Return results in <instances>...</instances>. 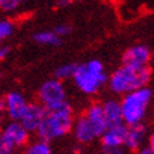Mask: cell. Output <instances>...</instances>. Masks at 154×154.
<instances>
[{
	"instance_id": "cell-1",
	"label": "cell",
	"mask_w": 154,
	"mask_h": 154,
	"mask_svg": "<svg viewBox=\"0 0 154 154\" xmlns=\"http://www.w3.org/2000/svg\"><path fill=\"white\" fill-rule=\"evenodd\" d=\"M109 79V86L115 94H127L139 88L147 86L151 79V69L146 66L123 65L112 74Z\"/></svg>"
},
{
	"instance_id": "cell-2",
	"label": "cell",
	"mask_w": 154,
	"mask_h": 154,
	"mask_svg": "<svg viewBox=\"0 0 154 154\" xmlns=\"http://www.w3.org/2000/svg\"><path fill=\"white\" fill-rule=\"evenodd\" d=\"M72 129V110L68 103L62 106L47 110L41 123L37 127V134L41 140L50 141L65 136Z\"/></svg>"
},
{
	"instance_id": "cell-3",
	"label": "cell",
	"mask_w": 154,
	"mask_h": 154,
	"mask_svg": "<svg viewBox=\"0 0 154 154\" xmlns=\"http://www.w3.org/2000/svg\"><path fill=\"white\" fill-rule=\"evenodd\" d=\"M151 98H153V91L149 86H143L125 94V98L120 102L123 123L127 126L143 123Z\"/></svg>"
},
{
	"instance_id": "cell-4",
	"label": "cell",
	"mask_w": 154,
	"mask_h": 154,
	"mask_svg": "<svg viewBox=\"0 0 154 154\" xmlns=\"http://www.w3.org/2000/svg\"><path fill=\"white\" fill-rule=\"evenodd\" d=\"M75 85L79 88L81 92L86 95H94L102 89L107 82V75L105 72V66L100 61L92 60L85 64L76 65L74 72Z\"/></svg>"
},
{
	"instance_id": "cell-5",
	"label": "cell",
	"mask_w": 154,
	"mask_h": 154,
	"mask_svg": "<svg viewBox=\"0 0 154 154\" xmlns=\"http://www.w3.org/2000/svg\"><path fill=\"white\" fill-rule=\"evenodd\" d=\"M38 98L41 105L47 110L57 109L66 103L65 86L62 85L61 79H50L41 85L38 91Z\"/></svg>"
},
{
	"instance_id": "cell-6",
	"label": "cell",
	"mask_w": 154,
	"mask_h": 154,
	"mask_svg": "<svg viewBox=\"0 0 154 154\" xmlns=\"http://www.w3.org/2000/svg\"><path fill=\"white\" fill-rule=\"evenodd\" d=\"M28 133L30 131L20 123L19 120H13L5 127V130L2 133V137L9 143L13 149L21 147L28 141Z\"/></svg>"
},
{
	"instance_id": "cell-7",
	"label": "cell",
	"mask_w": 154,
	"mask_h": 154,
	"mask_svg": "<svg viewBox=\"0 0 154 154\" xmlns=\"http://www.w3.org/2000/svg\"><path fill=\"white\" fill-rule=\"evenodd\" d=\"M27 105L28 103L26 98L20 92H10L6 99H3V110L11 120H20Z\"/></svg>"
},
{
	"instance_id": "cell-8",
	"label": "cell",
	"mask_w": 154,
	"mask_h": 154,
	"mask_svg": "<svg viewBox=\"0 0 154 154\" xmlns=\"http://www.w3.org/2000/svg\"><path fill=\"white\" fill-rule=\"evenodd\" d=\"M44 115H45V107L42 106V105L28 103L19 122L27 129L28 131H35L38 125L41 123Z\"/></svg>"
},
{
	"instance_id": "cell-9",
	"label": "cell",
	"mask_w": 154,
	"mask_h": 154,
	"mask_svg": "<svg viewBox=\"0 0 154 154\" xmlns=\"http://www.w3.org/2000/svg\"><path fill=\"white\" fill-rule=\"evenodd\" d=\"M151 51L146 45H134L125 51L123 54V64L131 66H146L150 64Z\"/></svg>"
},
{
	"instance_id": "cell-10",
	"label": "cell",
	"mask_w": 154,
	"mask_h": 154,
	"mask_svg": "<svg viewBox=\"0 0 154 154\" xmlns=\"http://www.w3.org/2000/svg\"><path fill=\"white\" fill-rule=\"evenodd\" d=\"M125 134H126V125L120 126H109L106 130L100 134L102 139V146L105 151H109L116 147H122L125 141Z\"/></svg>"
},
{
	"instance_id": "cell-11",
	"label": "cell",
	"mask_w": 154,
	"mask_h": 154,
	"mask_svg": "<svg viewBox=\"0 0 154 154\" xmlns=\"http://www.w3.org/2000/svg\"><path fill=\"white\" fill-rule=\"evenodd\" d=\"M146 137H147V127L143 123L126 126V134L123 146H126L129 150H139L144 144Z\"/></svg>"
},
{
	"instance_id": "cell-12",
	"label": "cell",
	"mask_w": 154,
	"mask_h": 154,
	"mask_svg": "<svg viewBox=\"0 0 154 154\" xmlns=\"http://www.w3.org/2000/svg\"><path fill=\"white\" fill-rule=\"evenodd\" d=\"M85 117H86L89 126L92 127V130H94L96 137H100V134L107 129V123L106 119H105V115H103L102 105H99V103L91 105L88 107V110H86Z\"/></svg>"
},
{
	"instance_id": "cell-13",
	"label": "cell",
	"mask_w": 154,
	"mask_h": 154,
	"mask_svg": "<svg viewBox=\"0 0 154 154\" xmlns=\"http://www.w3.org/2000/svg\"><path fill=\"white\" fill-rule=\"evenodd\" d=\"M102 110L106 119L107 127L109 126H120L125 125L123 123V117H122V110H120V103L109 99L102 105Z\"/></svg>"
},
{
	"instance_id": "cell-14",
	"label": "cell",
	"mask_w": 154,
	"mask_h": 154,
	"mask_svg": "<svg viewBox=\"0 0 154 154\" xmlns=\"http://www.w3.org/2000/svg\"><path fill=\"white\" fill-rule=\"evenodd\" d=\"M74 134H75V139L79 141V143H84V144L85 143H91L92 140L96 139V136H95L92 127L89 126V123H88V120H86L85 116L79 117L78 120L75 122Z\"/></svg>"
},
{
	"instance_id": "cell-15",
	"label": "cell",
	"mask_w": 154,
	"mask_h": 154,
	"mask_svg": "<svg viewBox=\"0 0 154 154\" xmlns=\"http://www.w3.org/2000/svg\"><path fill=\"white\" fill-rule=\"evenodd\" d=\"M34 40L42 45H60L61 44V37L57 35L54 31H40L34 34Z\"/></svg>"
},
{
	"instance_id": "cell-16",
	"label": "cell",
	"mask_w": 154,
	"mask_h": 154,
	"mask_svg": "<svg viewBox=\"0 0 154 154\" xmlns=\"http://www.w3.org/2000/svg\"><path fill=\"white\" fill-rule=\"evenodd\" d=\"M26 154H52L51 147L45 140H38L30 146Z\"/></svg>"
},
{
	"instance_id": "cell-17",
	"label": "cell",
	"mask_w": 154,
	"mask_h": 154,
	"mask_svg": "<svg viewBox=\"0 0 154 154\" xmlns=\"http://www.w3.org/2000/svg\"><path fill=\"white\" fill-rule=\"evenodd\" d=\"M75 69H76V65H75V64H65V65L60 66V68L55 71L57 79H68V78H72Z\"/></svg>"
},
{
	"instance_id": "cell-18",
	"label": "cell",
	"mask_w": 154,
	"mask_h": 154,
	"mask_svg": "<svg viewBox=\"0 0 154 154\" xmlns=\"http://www.w3.org/2000/svg\"><path fill=\"white\" fill-rule=\"evenodd\" d=\"M14 31V24L10 20H0V40L10 37Z\"/></svg>"
},
{
	"instance_id": "cell-19",
	"label": "cell",
	"mask_w": 154,
	"mask_h": 154,
	"mask_svg": "<svg viewBox=\"0 0 154 154\" xmlns=\"http://www.w3.org/2000/svg\"><path fill=\"white\" fill-rule=\"evenodd\" d=\"M20 2L21 0H0V10L3 11H14L20 6Z\"/></svg>"
},
{
	"instance_id": "cell-20",
	"label": "cell",
	"mask_w": 154,
	"mask_h": 154,
	"mask_svg": "<svg viewBox=\"0 0 154 154\" xmlns=\"http://www.w3.org/2000/svg\"><path fill=\"white\" fill-rule=\"evenodd\" d=\"M14 149L0 136V154H13Z\"/></svg>"
},
{
	"instance_id": "cell-21",
	"label": "cell",
	"mask_w": 154,
	"mask_h": 154,
	"mask_svg": "<svg viewBox=\"0 0 154 154\" xmlns=\"http://www.w3.org/2000/svg\"><path fill=\"white\" fill-rule=\"evenodd\" d=\"M69 31H71V26H68V24H60V26H57V28L54 30V33H55L57 35H60V37H64L66 34H69Z\"/></svg>"
},
{
	"instance_id": "cell-22",
	"label": "cell",
	"mask_w": 154,
	"mask_h": 154,
	"mask_svg": "<svg viewBox=\"0 0 154 154\" xmlns=\"http://www.w3.org/2000/svg\"><path fill=\"white\" fill-rule=\"evenodd\" d=\"M137 154H154L153 144H151V146H146V147H143V149H139Z\"/></svg>"
},
{
	"instance_id": "cell-23",
	"label": "cell",
	"mask_w": 154,
	"mask_h": 154,
	"mask_svg": "<svg viewBox=\"0 0 154 154\" xmlns=\"http://www.w3.org/2000/svg\"><path fill=\"white\" fill-rule=\"evenodd\" d=\"M9 54V48L7 47H0V61H3Z\"/></svg>"
},
{
	"instance_id": "cell-24",
	"label": "cell",
	"mask_w": 154,
	"mask_h": 154,
	"mask_svg": "<svg viewBox=\"0 0 154 154\" xmlns=\"http://www.w3.org/2000/svg\"><path fill=\"white\" fill-rule=\"evenodd\" d=\"M107 154H126L125 153V150L122 149V147H116V149H112L109 150V151H106Z\"/></svg>"
},
{
	"instance_id": "cell-25",
	"label": "cell",
	"mask_w": 154,
	"mask_h": 154,
	"mask_svg": "<svg viewBox=\"0 0 154 154\" xmlns=\"http://www.w3.org/2000/svg\"><path fill=\"white\" fill-rule=\"evenodd\" d=\"M71 2L72 0H57V5L60 6V7H66V6L71 5Z\"/></svg>"
},
{
	"instance_id": "cell-26",
	"label": "cell",
	"mask_w": 154,
	"mask_h": 154,
	"mask_svg": "<svg viewBox=\"0 0 154 154\" xmlns=\"http://www.w3.org/2000/svg\"><path fill=\"white\" fill-rule=\"evenodd\" d=\"M0 122H2V110H0Z\"/></svg>"
},
{
	"instance_id": "cell-27",
	"label": "cell",
	"mask_w": 154,
	"mask_h": 154,
	"mask_svg": "<svg viewBox=\"0 0 154 154\" xmlns=\"http://www.w3.org/2000/svg\"><path fill=\"white\" fill-rule=\"evenodd\" d=\"M0 76H2V74H0Z\"/></svg>"
}]
</instances>
